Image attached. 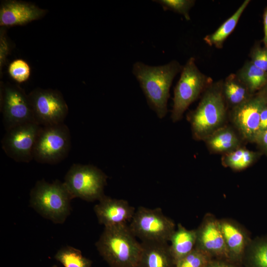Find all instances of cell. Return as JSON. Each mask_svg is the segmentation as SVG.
Returning <instances> with one entry per match:
<instances>
[{
	"instance_id": "cell-4",
	"label": "cell",
	"mask_w": 267,
	"mask_h": 267,
	"mask_svg": "<svg viewBox=\"0 0 267 267\" xmlns=\"http://www.w3.org/2000/svg\"><path fill=\"white\" fill-rule=\"evenodd\" d=\"M72 197L63 182L39 180L30 192L31 206L43 217L55 223H63L71 211Z\"/></svg>"
},
{
	"instance_id": "cell-21",
	"label": "cell",
	"mask_w": 267,
	"mask_h": 267,
	"mask_svg": "<svg viewBox=\"0 0 267 267\" xmlns=\"http://www.w3.org/2000/svg\"><path fill=\"white\" fill-rule=\"evenodd\" d=\"M222 88L224 99L232 108L242 104L253 95L236 74L227 77L222 82Z\"/></svg>"
},
{
	"instance_id": "cell-6",
	"label": "cell",
	"mask_w": 267,
	"mask_h": 267,
	"mask_svg": "<svg viewBox=\"0 0 267 267\" xmlns=\"http://www.w3.org/2000/svg\"><path fill=\"white\" fill-rule=\"evenodd\" d=\"M107 178L106 174L95 166L74 164L67 172L63 183L72 199L93 201L105 195Z\"/></svg>"
},
{
	"instance_id": "cell-24",
	"label": "cell",
	"mask_w": 267,
	"mask_h": 267,
	"mask_svg": "<svg viewBox=\"0 0 267 267\" xmlns=\"http://www.w3.org/2000/svg\"><path fill=\"white\" fill-rule=\"evenodd\" d=\"M259 154L240 147L224 154L222 164L233 170L241 171L252 165L259 158Z\"/></svg>"
},
{
	"instance_id": "cell-12",
	"label": "cell",
	"mask_w": 267,
	"mask_h": 267,
	"mask_svg": "<svg viewBox=\"0 0 267 267\" xmlns=\"http://www.w3.org/2000/svg\"><path fill=\"white\" fill-rule=\"evenodd\" d=\"M267 105V92L263 88L242 104L232 108V121L242 137L255 142L259 130L260 115Z\"/></svg>"
},
{
	"instance_id": "cell-20",
	"label": "cell",
	"mask_w": 267,
	"mask_h": 267,
	"mask_svg": "<svg viewBox=\"0 0 267 267\" xmlns=\"http://www.w3.org/2000/svg\"><path fill=\"white\" fill-rule=\"evenodd\" d=\"M250 0H245L236 11L225 20L213 33L206 36L204 40L210 46L221 48L227 38L235 28L238 22Z\"/></svg>"
},
{
	"instance_id": "cell-18",
	"label": "cell",
	"mask_w": 267,
	"mask_h": 267,
	"mask_svg": "<svg viewBox=\"0 0 267 267\" xmlns=\"http://www.w3.org/2000/svg\"><path fill=\"white\" fill-rule=\"evenodd\" d=\"M196 241V229H188L180 223L177 224L169 245L175 265L195 248Z\"/></svg>"
},
{
	"instance_id": "cell-26",
	"label": "cell",
	"mask_w": 267,
	"mask_h": 267,
	"mask_svg": "<svg viewBox=\"0 0 267 267\" xmlns=\"http://www.w3.org/2000/svg\"><path fill=\"white\" fill-rule=\"evenodd\" d=\"M213 259L207 253L195 248L178 261L175 267H205Z\"/></svg>"
},
{
	"instance_id": "cell-33",
	"label": "cell",
	"mask_w": 267,
	"mask_h": 267,
	"mask_svg": "<svg viewBox=\"0 0 267 267\" xmlns=\"http://www.w3.org/2000/svg\"><path fill=\"white\" fill-rule=\"evenodd\" d=\"M267 129V105L263 109L260 115L258 134Z\"/></svg>"
},
{
	"instance_id": "cell-34",
	"label": "cell",
	"mask_w": 267,
	"mask_h": 267,
	"mask_svg": "<svg viewBox=\"0 0 267 267\" xmlns=\"http://www.w3.org/2000/svg\"><path fill=\"white\" fill-rule=\"evenodd\" d=\"M264 38L263 42L264 46L267 49V6L266 7L263 14Z\"/></svg>"
},
{
	"instance_id": "cell-2",
	"label": "cell",
	"mask_w": 267,
	"mask_h": 267,
	"mask_svg": "<svg viewBox=\"0 0 267 267\" xmlns=\"http://www.w3.org/2000/svg\"><path fill=\"white\" fill-rule=\"evenodd\" d=\"M95 246L110 267H136L141 251L128 224L104 227Z\"/></svg>"
},
{
	"instance_id": "cell-36",
	"label": "cell",
	"mask_w": 267,
	"mask_h": 267,
	"mask_svg": "<svg viewBox=\"0 0 267 267\" xmlns=\"http://www.w3.org/2000/svg\"><path fill=\"white\" fill-rule=\"evenodd\" d=\"M52 267H57L56 265H54Z\"/></svg>"
},
{
	"instance_id": "cell-29",
	"label": "cell",
	"mask_w": 267,
	"mask_h": 267,
	"mask_svg": "<svg viewBox=\"0 0 267 267\" xmlns=\"http://www.w3.org/2000/svg\"><path fill=\"white\" fill-rule=\"evenodd\" d=\"M251 62L258 68L267 72V49L256 43L250 53Z\"/></svg>"
},
{
	"instance_id": "cell-15",
	"label": "cell",
	"mask_w": 267,
	"mask_h": 267,
	"mask_svg": "<svg viewBox=\"0 0 267 267\" xmlns=\"http://www.w3.org/2000/svg\"><path fill=\"white\" fill-rule=\"evenodd\" d=\"M98 201L93 210L99 223L104 227L128 224L136 210L124 199L112 198L104 195Z\"/></svg>"
},
{
	"instance_id": "cell-8",
	"label": "cell",
	"mask_w": 267,
	"mask_h": 267,
	"mask_svg": "<svg viewBox=\"0 0 267 267\" xmlns=\"http://www.w3.org/2000/svg\"><path fill=\"white\" fill-rule=\"evenodd\" d=\"M71 147V135L64 123L42 127L33 154L36 162L55 164L64 160Z\"/></svg>"
},
{
	"instance_id": "cell-22",
	"label": "cell",
	"mask_w": 267,
	"mask_h": 267,
	"mask_svg": "<svg viewBox=\"0 0 267 267\" xmlns=\"http://www.w3.org/2000/svg\"><path fill=\"white\" fill-rule=\"evenodd\" d=\"M236 74L252 94L267 85V72L258 68L251 61H246Z\"/></svg>"
},
{
	"instance_id": "cell-10",
	"label": "cell",
	"mask_w": 267,
	"mask_h": 267,
	"mask_svg": "<svg viewBox=\"0 0 267 267\" xmlns=\"http://www.w3.org/2000/svg\"><path fill=\"white\" fill-rule=\"evenodd\" d=\"M42 126L29 122L7 131L1 139V147L6 155L17 162L33 160L36 142Z\"/></svg>"
},
{
	"instance_id": "cell-27",
	"label": "cell",
	"mask_w": 267,
	"mask_h": 267,
	"mask_svg": "<svg viewBox=\"0 0 267 267\" xmlns=\"http://www.w3.org/2000/svg\"><path fill=\"white\" fill-rule=\"evenodd\" d=\"M153 1L160 4L164 10H171L183 15L186 20H189V11L194 6L193 0H155Z\"/></svg>"
},
{
	"instance_id": "cell-11",
	"label": "cell",
	"mask_w": 267,
	"mask_h": 267,
	"mask_svg": "<svg viewBox=\"0 0 267 267\" xmlns=\"http://www.w3.org/2000/svg\"><path fill=\"white\" fill-rule=\"evenodd\" d=\"M1 111L6 131L16 126L35 122L28 94L17 85L2 86Z\"/></svg>"
},
{
	"instance_id": "cell-25",
	"label": "cell",
	"mask_w": 267,
	"mask_h": 267,
	"mask_svg": "<svg viewBox=\"0 0 267 267\" xmlns=\"http://www.w3.org/2000/svg\"><path fill=\"white\" fill-rule=\"evenodd\" d=\"M54 258L64 267H91L92 261L83 256L80 250L71 246L59 249Z\"/></svg>"
},
{
	"instance_id": "cell-14",
	"label": "cell",
	"mask_w": 267,
	"mask_h": 267,
	"mask_svg": "<svg viewBox=\"0 0 267 267\" xmlns=\"http://www.w3.org/2000/svg\"><path fill=\"white\" fill-rule=\"evenodd\" d=\"M220 224L223 236L227 261L236 265L243 263L245 251L252 238L248 231L233 219L223 218Z\"/></svg>"
},
{
	"instance_id": "cell-23",
	"label": "cell",
	"mask_w": 267,
	"mask_h": 267,
	"mask_svg": "<svg viewBox=\"0 0 267 267\" xmlns=\"http://www.w3.org/2000/svg\"><path fill=\"white\" fill-rule=\"evenodd\" d=\"M248 267H267V235L252 239L244 256Z\"/></svg>"
},
{
	"instance_id": "cell-1",
	"label": "cell",
	"mask_w": 267,
	"mask_h": 267,
	"mask_svg": "<svg viewBox=\"0 0 267 267\" xmlns=\"http://www.w3.org/2000/svg\"><path fill=\"white\" fill-rule=\"evenodd\" d=\"M182 67L177 60L157 66L137 61L133 66V74L138 82L148 105L159 119L167 114L171 86Z\"/></svg>"
},
{
	"instance_id": "cell-7",
	"label": "cell",
	"mask_w": 267,
	"mask_h": 267,
	"mask_svg": "<svg viewBox=\"0 0 267 267\" xmlns=\"http://www.w3.org/2000/svg\"><path fill=\"white\" fill-rule=\"evenodd\" d=\"M133 233L141 242H168L176 229L174 221L165 216L160 208L140 206L129 225Z\"/></svg>"
},
{
	"instance_id": "cell-3",
	"label": "cell",
	"mask_w": 267,
	"mask_h": 267,
	"mask_svg": "<svg viewBox=\"0 0 267 267\" xmlns=\"http://www.w3.org/2000/svg\"><path fill=\"white\" fill-rule=\"evenodd\" d=\"M222 87V81L212 83L205 90L197 108L188 116L193 137L196 140H205L223 126L226 102Z\"/></svg>"
},
{
	"instance_id": "cell-30",
	"label": "cell",
	"mask_w": 267,
	"mask_h": 267,
	"mask_svg": "<svg viewBox=\"0 0 267 267\" xmlns=\"http://www.w3.org/2000/svg\"><path fill=\"white\" fill-rule=\"evenodd\" d=\"M10 44L6 37L4 27H1L0 32V72L6 61L10 50Z\"/></svg>"
},
{
	"instance_id": "cell-28",
	"label": "cell",
	"mask_w": 267,
	"mask_h": 267,
	"mask_svg": "<svg viewBox=\"0 0 267 267\" xmlns=\"http://www.w3.org/2000/svg\"><path fill=\"white\" fill-rule=\"evenodd\" d=\"M8 72L13 80L17 83H21L29 78L31 69L26 61L22 59H17L10 63Z\"/></svg>"
},
{
	"instance_id": "cell-17",
	"label": "cell",
	"mask_w": 267,
	"mask_h": 267,
	"mask_svg": "<svg viewBox=\"0 0 267 267\" xmlns=\"http://www.w3.org/2000/svg\"><path fill=\"white\" fill-rule=\"evenodd\" d=\"M141 251L136 267H175L168 242H141Z\"/></svg>"
},
{
	"instance_id": "cell-19",
	"label": "cell",
	"mask_w": 267,
	"mask_h": 267,
	"mask_svg": "<svg viewBox=\"0 0 267 267\" xmlns=\"http://www.w3.org/2000/svg\"><path fill=\"white\" fill-rule=\"evenodd\" d=\"M209 149L216 153L224 154L241 147V141L234 131L230 127L222 126L205 140Z\"/></svg>"
},
{
	"instance_id": "cell-16",
	"label": "cell",
	"mask_w": 267,
	"mask_h": 267,
	"mask_svg": "<svg viewBox=\"0 0 267 267\" xmlns=\"http://www.w3.org/2000/svg\"><path fill=\"white\" fill-rule=\"evenodd\" d=\"M47 10L33 3L16 0L2 1L0 7V26L8 27L23 25L44 16Z\"/></svg>"
},
{
	"instance_id": "cell-9",
	"label": "cell",
	"mask_w": 267,
	"mask_h": 267,
	"mask_svg": "<svg viewBox=\"0 0 267 267\" xmlns=\"http://www.w3.org/2000/svg\"><path fill=\"white\" fill-rule=\"evenodd\" d=\"M28 94L36 123L42 127L64 123L68 107L60 91L37 88Z\"/></svg>"
},
{
	"instance_id": "cell-5",
	"label": "cell",
	"mask_w": 267,
	"mask_h": 267,
	"mask_svg": "<svg viewBox=\"0 0 267 267\" xmlns=\"http://www.w3.org/2000/svg\"><path fill=\"white\" fill-rule=\"evenodd\" d=\"M212 83L211 79L199 70L194 58L190 57L183 66L180 78L174 89L171 113L173 122L180 120L190 105Z\"/></svg>"
},
{
	"instance_id": "cell-13",
	"label": "cell",
	"mask_w": 267,
	"mask_h": 267,
	"mask_svg": "<svg viewBox=\"0 0 267 267\" xmlns=\"http://www.w3.org/2000/svg\"><path fill=\"white\" fill-rule=\"evenodd\" d=\"M196 231L195 248L207 253L213 259L227 261L226 246L219 219L211 213L206 214Z\"/></svg>"
},
{
	"instance_id": "cell-31",
	"label": "cell",
	"mask_w": 267,
	"mask_h": 267,
	"mask_svg": "<svg viewBox=\"0 0 267 267\" xmlns=\"http://www.w3.org/2000/svg\"><path fill=\"white\" fill-rule=\"evenodd\" d=\"M205 267H239L237 265L224 260L213 259Z\"/></svg>"
},
{
	"instance_id": "cell-35",
	"label": "cell",
	"mask_w": 267,
	"mask_h": 267,
	"mask_svg": "<svg viewBox=\"0 0 267 267\" xmlns=\"http://www.w3.org/2000/svg\"><path fill=\"white\" fill-rule=\"evenodd\" d=\"M264 89H265V90L267 92V85L264 88Z\"/></svg>"
},
{
	"instance_id": "cell-32",
	"label": "cell",
	"mask_w": 267,
	"mask_h": 267,
	"mask_svg": "<svg viewBox=\"0 0 267 267\" xmlns=\"http://www.w3.org/2000/svg\"><path fill=\"white\" fill-rule=\"evenodd\" d=\"M255 142L267 154V129L258 135Z\"/></svg>"
}]
</instances>
